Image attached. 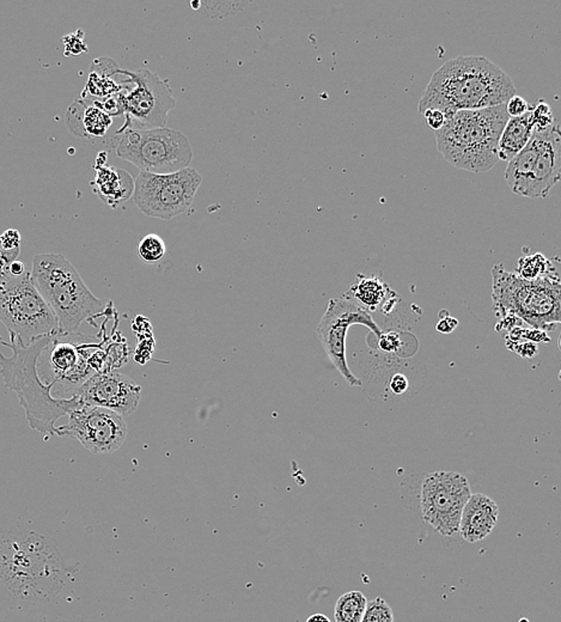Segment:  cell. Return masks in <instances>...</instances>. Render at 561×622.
Masks as SVG:
<instances>
[{"label":"cell","instance_id":"cell-29","mask_svg":"<svg viewBox=\"0 0 561 622\" xmlns=\"http://www.w3.org/2000/svg\"><path fill=\"white\" fill-rule=\"evenodd\" d=\"M529 103L521 96L514 95L506 102V112L510 117H522L529 112Z\"/></svg>","mask_w":561,"mask_h":622},{"label":"cell","instance_id":"cell-12","mask_svg":"<svg viewBox=\"0 0 561 622\" xmlns=\"http://www.w3.org/2000/svg\"><path fill=\"white\" fill-rule=\"evenodd\" d=\"M56 435L77 439L91 454H112L124 444L127 425L115 412L82 406L69 413V423L56 428Z\"/></svg>","mask_w":561,"mask_h":622},{"label":"cell","instance_id":"cell-14","mask_svg":"<svg viewBox=\"0 0 561 622\" xmlns=\"http://www.w3.org/2000/svg\"><path fill=\"white\" fill-rule=\"evenodd\" d=\"M539 134V149L531 169L530 185L527 198L544 199L561 178V133L554 124Z\"/></svg>","mask_w":561,"mask_h":622},{"label":"cell","instance_id":"cell-35","mask_svg":"<svg viewBox=\"0 0 561 622\" xmlns=\"http://www.w3.org/2000/svg\"><path fill=\"white\" fill-rule=\"evenodd\" d=\"M24 272H26V268H24V264L21 262V261L15 260L10 264V273H11L12 277H21L22 274H24Z\"/></svg>","mask_w":561,"mask_h":622},{"label":"cell","instance_id":"cell-27","mask_svg":"<svg viewBox=\"0 0 561 622\" xmlns=\"http://www.w3.org/2000/svg\"><path fill=\"white\" fill-rule=\"evenodd\" d=\"M531 121L534 131H544L554 125L552 109L547 103H539L531 108Z\"/></svg>","mask_w":561,"mask_h":622},{"label":"cell","instance_id":"cell-34","mask_svg":"<svg viewBox=\"0 0 561 622\" xmlns=\"http://www.w3.org/2000/svg\"><path fill=\"white\" fill-rule=\"evenodd\" d=\"M378 345H380V350L385 351V352H393L399 346V337L396 334L394 333L382 334L378 337Z\"/></svg>","mask_w":561,"mask_h":622},{"label":"cell","instance_id":"cell-32","mask_svg":"<svg viewBox=\"0 0 561 622\" xmlns=\"http://www.w3.org/2000/svg\"><path fill=\"white\" fill-rule=\"evenodd\" d=\"M408 387H410V385H408V380H407V377L405 376V375H402V373H396V375H394L393 378L390 380V390H392V393L395 394V395H402V394L406 393Z\"/></svg>","mask_w":561,"mask_h":622},{"label":"cell","instance_id":"cell-5","mask_svg":"<svg viewBox=\"0 0 561 622\" xmlns=\"http://www.w3.org/2000/svg\"><path fill=\"white\" fill-rule=\"evenodd\" d=\"M493 311L498 319L514 316L542 332L558 328L561 321L560 279L558 273L537 280H524L506 272L503 264L492 269Z\"/></svg>","mask_w":561,"mask_h":622},{"label":"cell","instance_id":"cell-2","mask_svg":"<svg viewBox=\"0 0 561 622\" xmlns=\"http://www.w3.org/2000/svg\"><path fill=\"white\" fill-rule=\"evenodd\" d=\"M54 337H39L26 345L19 337L10 334V342L1 344L12 350V355L5 357L0 353V375L5 387L17 395L31 430L46 436H56V420L84 406L77 395L69 398H54V385L41 380L37 369L40 355Z\"/></svg>","mask_w":561,"mask_h":622},{"label":"cell","instance_id":"cell-6","mask_svg":"<svg viewBox=\"0 0 561 622\" xmlns=\"http://www.w3.org/2000/svg\"><path fill=\"white\" fill-rule=\"evenodd\" d=\"M117 156L142 173L167 175L190 168L193 151L185 134L170 128L127 130L120 133Z\"/></svg>","mask_w":561,"mask_h":622},{"label":"cell","instance_id":"cell-1","mask_svg":"<svg viewBox=\"0 0 561 622\" xmlns=\"http://www.w3.org/2000/svg\"><path fill=\"white\" fill-rule=\"evenodd\" d=\"M516 94L511 78L485 56H458L440 66L424 91L419 112L436 109L446 119L463 110L506 103Z\"/></svg>","mask_w":561,"mask_h":622},{"label":"cell","instance_id":"cell-8","mask_svg":"<svg viewBox=\"0 0 561 622\" xmlns=\"http://www.w3.org/2000/svg\"><path fill=\"white\" fill-rule=\"evenodd\" d=\"M201 182L193 168L167 175L140 171L134 180V203L145 216L170 221L190 208Z\"/></svg>","mask_w":561,"mask_h":622},{"label":"cell","instance_id":"cell-13","mask_svg":"<svg viewBox=\"0 0 561 622\" xmlns=\"http://www.w3.org/2000/svg\"><path fill=\"white\" fill-rule=\"evenodd\" d=\"M74 395L84 406L102 407L125 418L138 410L142 387L119 372H97Z\"/></svg>","mask_w":561,"mask_h":622},{"label":"cell","instance_id":"cell-7","mask_svg":"<svg viewBox=\"0 0 561 622\" xmlns=\"http://www.w3.org/2000/svg\"><path fill=\"white\" fill-rule=\"evenodd\" d=\"M0 322L26 345L39 337L58 335L56 316L26 271L0 286Z\"/></svg>","mask_w":561,"mask_h":622},{"label":"cell","instance_id":"cell-36","mask_svg":"<svg viewBox=\"0 0 561 622\" xmlns=\"http://www.w3.org/2000/svg\"><path fill=\"white\" fill-rule=\"evenodd\" d=\"M307 622H330V620L324 614H314L308 619Z\"/></svg>","mask_w":561,"mask_h":622},{"label":"cell","instance_id":"cell-9","mask_svg":"<svg viewBox=\"0 0 561 622\" xmlns=\"http://www.w3.org/2000/svg\"><path fill=\"white\" fill-rule=\"evenodd\" d=\"M120 74L127 77L122 83L132 84L133 87H127V92H122L126 121L117 134L127 128H165L169 112L176 107V100L174 99L168 79H160L146 69L134 72L120 69Z\"/></svg>","mask_w":561,"mask_h":622},{"label":"cell","instance_id":"cell-15","mask_svg":"<svg viewBox=\"0 0 561 622\" xmlns=\"http://www.w3.org/2000/svg\"><path fill=\"white\" fill-rule=\"evenodd\" d=\"M49 345L52 346L51 355L48 358L49 370L52 372L49 385L52 383L54 387L56 385H64L66 390L74 388L76 393L85 380L95 375V371L89 363V355H87L89 345H76L74 342H61L59 335L53 337Z\"/></svg>","mask_w":561,"mask_h":622},{"label":"cell","instance_id":"cell-24","mask_svg":"<svg viewBox=\"0 0 561 622\" xmlns=\"http://www.w3.org/2000/svg\"><path fill=\"white\" fill-rule=\"evenodd\" d=\"M165 243L160 236L156 233H149L139 242L137 253L145 264H156L165 255Z\"/></svg>","mask_w":561,"mask_h":622},{"label":"cell","instance_id":"cell-11","mask_svg":"<svg viewBox=\"0 0 561 622\" xmlns=\"http://www.w3.org/2000/svg\"><path fill=\"white\" fill-rule=\"evenodd\" d=\"M355 324H362L370 329L377 339L383 334L372 319L371 312L365 310L349 294H345L329 301L327 310L317 326L319 342L324 346L330 363L351 387L362 385L360 380L351 371L346 359L347 330Z\"/></svg>","mask_w":561,"mask_h":622},{"label":"cell","instance_id":"cell-26","mask_svg":"<svg viewBox=\"0 0 561 622\" xmlns=\"http://www.w3.org/2000/svg\"><path fill=\"white\" fill-rule=\"evenodd\" d=\"M21 246V233L17 230H6L0 236V256L9 261H15V258L19 255Z\"/></svg>","mask_w":561,"mask_h":622},{"label":"cell","instance_id":"cell-17","mask_svg":"<svg viewBox=\"0 0 561 622\" xmlns=\"http://www.w3.org/2000/svg\"><path fill=\"white\" fill-rule=\"evenodd\" d=\"M95 169V193L110 208H119L133 196L134 178L130 173L102 163H97Z\"/></svg>","mask_w":561,"mask_h":622},{"label":"cell","instance_id":"cell-18","mask_svg":"<svg viewBox=\"0 0 561 622\" xmlns=\"http://www.w3.org/2000/svg\"><path fill=\"white\" fill-rule=\"evenodd\" d=\"M120 74V69L115 61L109 58H99L91 64L90 74L87 78V87L83 90L79 100H101L106 97L117 95L126 90V84H117L114 76Z\"/></svg>","mask_w":561,"mask_h":622},{"label":"cell","instance_id":"cell-10","mask_svg":"<svg viewBox=\"0 0 561 622\" xmlns=\"http://www.w3.org/2000/svg\"><path fill=\"white\" fill-rule=\"evenodd\" d=\"M471 496L469 481L461 473H428L424 476L419 493L421 519L440 535L451 537L458 532L463 507Z\"/></svg>","mask_w":561,"mask_h":622},{"label":"cell","instance_id":"cell-25","mask_svg":"<svg viewBox=\"0 0 561 622\" xmlns=\"http://www.w3.org/2000/svg\"><path fill=\"white\" fill-rule=\"evenodd\" d=\"M360 622H394V612L387 600L376 597L367 602V610Z\"/></svg>","mask_w":561,"mask_h":622},{"label":"cell","instance_id":"cell-3","mask_svg":"<svg viewBox=\"0 0 561 622\" xmlns=\"http://www.w3.org/2000/svg\"><path fill=\"white\" fill-rule=\"evenodd\" d=\"M509 117L506 103L456 112L435 132L438 151L455 168L486 173L498 162V142Z\"/></svg>","mask_w":561,"mask_h":622},{"label":"cell","instance_id":"cell-30","mask_svg":"<svg viewBox=\"0 0 561 622\" xmlns=\"http://www.w3.org/2000/svg\"><path fill=\"white\" fill-rule=\"evenodd\" d=\"M423 117H425L426 125H428L432 131H435V132L440 130V128L444 126L445 121H446V117H445L444 114L439 112V110H436V109L424 112Z\"/></svg>","mask_w":561,"mask_h":622},{"label":"cell","instance_id":"cell-33","mask_svg":"<svg viewBox=\"0 0 561 622\" xmlns=\"http://www.w3.org/2000/svg\"><path fill=\"white\" fill-rule=\"evenodd\" d=\"M458 320H456L453 316H444L442 317L436 324V330L440 334L453 333L455 329L458 328Z\"/></svg>","mask_w":561,"mask_h":622},{"label":"cell","instance_id":"cell-23","mask_svg":"<svg viewBox=\"0 0 561 622\" xmlns=\"http://www.w3.org/2000/svg\"><path fill=\"white\" fill-rule=\"evenodd\" d=\"M557 273L551 261L542 254L526 256L518 261L517 276L524 280H537Z\"/></svg>","mask_w":561,"mask_h":622},{"label":"cell","instance_id":"cell-31","mask_svg":"<svg viewBox=\"0 0 561 622\" xmlns=\"http://www.w3.org/2000/svg\"><path fill=\"white\" fill-rule=\"evenodd\" d=\"M514 345L512 347H510V350L514 351L517 355H521V357H524V358H533V357H535L536 353H537V347H536L535 344H533V342H524V344H521V342H514V344H509V346Z\"/></svg>","mask_w":561,"mask_h":622},{"label":"cell","instance_id":"cell-37","mask_svg":"<svg viewBox=\"0 0 561 622\" xmlns=\"http://www.w3.org/2000/svg\"><path fill=\"white\" fill-rule=\"evenodd\" d=\"M519 622H528V620L527 619H522V620H521V621Z\"/></svg>","mask_w":561,"mask_h":622},{"label":"cell","instance_id":"cell-4","mask_svg":"<svg viewBox=\"0 0 561 622\" xmlns=\"http://www.w3.org/2000/svg\"><path fill=\"white\" fill-rule=\"evenodd\" d=\"M31 281L51 308L58 322V335L76 334L83 322L94 323L104 303L83 281L74 264L61 254H39L33 260Z\"/></svg>","mask_w":561,"mask_h":622},{"label":"cell","instance_id":"cell-16","mask_svg":"<svg viewBox=\"0 0 561 622\" xmlns=\"http://www.w3.org/2000/svg\"><path fill=\"white\" fill-rule=\"evenodd\" d=\"M499 507L492 498L484 493L471 494L463 507L458 532L469 544L487 537L498 523Z\"/></svg>","mask_w":561,"mask_h":622},{"label":"cell","instance_id":"cell-22","mask_svg":"<svg viewBox=\"0 0 561 622\" xmlns=\"http://www.w3.org/2000/svg\"><path fill=\"white\" fill-rule=\"evenodd\" d=\"M367 600L363 592H346L335 603V622H360L367 610Z\"/></svg>","mask_w":561,"mask_h":622},{"label":"cell","instance_id":"cell-20","mask_svg":"<svg viewBox=\"0 0 561 622\" xmlns=\"http://www.w3.org/2000/svg\"><path fill=\"white\" fill-rule=\"evenodd\" d=\"M534 133L531 109L522 117H509L498 142V160L509 162L526 147Z\"/></svg>","mask_w":561,"mask_h":622},{"label":"cell","instance_id":"cell-28","mask_svg":"<svg viewBox=\"0 0 561 622\" xmlns=\"http://www.w3.org/2000/svg\"><path fill=\"white\" fill-rule=\"evenodd\" d=\"M62 42L65 44V56H79L82 53L87 52V47L84 42V31H76L74 34L64 36Z\"/></svg>","mask_w":561,"mask_h":622},{"label":"cell","instance_id":"cell-21","mask_svg":"<svg viewBox=\"0 0 561 622\" xmlns=\"http://www.w3.org/2000/svg\"><path fill=\"white\" fill-rule=\"evenodd\" d=\"M389 292V286L380 278L359 277L357 283L351 286L346 294L365 310L374 311L385 302Z\"/></svg>","mask_w":561,"mask_h":622},{"label":"cell","instance_id":"cell-19","mask_svg":"<svg viewBox=\"0 0 561 622\" xmlns=\"http://www.w3.org/2000/svg\"><path fill=\"white\" fill-rule=\"evenodd\" d=\"M112 122V117L106 112L81 100L69 107L66 115L69 130L84 138L103 137Z\"/></svg>","mask_w":561,"mask_h":622}]
</instances>
